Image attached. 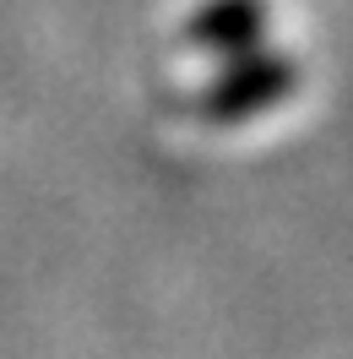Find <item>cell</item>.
I'll use <instances>...</instances> for the list:
<instances>
[{
    "instance_id": "obj_1",
    "label": "cell",
    "mask_w": 353,
    "mask_h": 359,
    "mask_svg": "<svg viewBox=\"0 0 353 359\" xmlns=\"http://www.w3.org/2000/svg\"><path fill=\"white\" fill-rule=\"evenodd\" d=\"M293 82H299V66H293V60H277V55H240L212 88L201 93V114H207V120H244V114H256V109H266V104L288 98Z\"/></svg>"
},
{
    "instance_id": "obj_2",
    "label": "cell",
    "mask_w": 353,
    "mask_h": 359,
    "mask_svg": "<svg viewBox=\"0 0 353 359\" xmlns=\"http://www.w3.org/2000/svg\"><path fill=\"white\" fill-rule=\"evenodd\" d=\"M266 27V6L261 0H212L196 22L185 27V39L201 49H223V55H244L256 44V33Z\"/></svg>"
}]
</instances>
